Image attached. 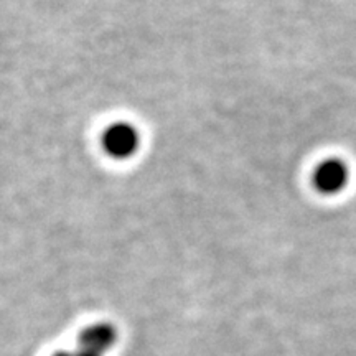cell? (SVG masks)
I'll return each instance as SVG.
<instances>
[{
	"label": "cell",
	"instance_id": "7a4b0ae2",
	"mask_svg": "<svg viewBox=\"0 0 356 356\" xmlns=\"http://www.w3.org/2000/svg\"><path fill=\"white\" fill-rule=\"evenodd\" d=\"M350 170L345 162L338 159H328L315 168L314 186L323 195H337L345 190Z\"/></svg>",
	"mask_w": 356,
	"mask_h": 356
},
{
	"label": "cell",
	"instance_id": "6da1fadb",
	"mask_svg": "<svg viewBox=\"0 0 356 356\" xmlns=\"http://www.w3.org/2000/svg\"><path fill=\"white\" fill-rule=\"evenodd\" d=\"M101 145L114 160L131 159L140 149L139 129L129 122L111 124L102 132Z\"/></svg>",
	"mask_w": 356,
	"mask_h": 356
}]
</instances>
